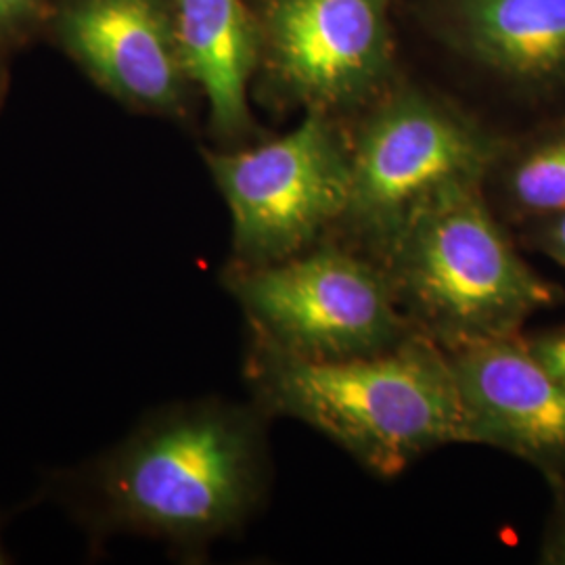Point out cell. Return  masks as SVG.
<instances>
[{
  "mask_svg": "<svg viewBox=\"0 0 565 565\" xmlns=\"http://www.w3.org/2000/svg\"><path fill=\"white\" fill-rule=\"evenodd\" d=\"M182 63L207 103L212 135L226 149L258 135L249 84L260 61L252 0H170Z\"/></svg>",
  "mask_w": 565,
  "mask_h": 565,
  "instance_id": "cell-11",
  "label": "cell"
},
{
  "mask_svg": "<svg viewBox=\"0 0 565 565\" xmlns=\"http://www.w3.org/2000/svg\"><path fill=\"white\" fill-rule=\"evenodd\" d=\"M60 0H0V55L46 36Z\"/></svg>",
  "mask_w": 565,
  "mask_h": 565,
  "instance_id": "cell-13",
  "label": "cell"
},
{
  "mask_svg": "<svg viewBox=\"0 0 565 565\" xmlns=\"http://www.w3.org/2000/svg\"><path fill=\"white\" fill-rule=\"evenodd\" d=\"M46 39L126 109L189 118L195 84L182 63L170 0H60Z\"/></svg>",
  "mask_w": 565,
  "mask_h": 565,
  "instance_id": "cell-8",
  "label": "cell"
},
{
  "mask_svg": "<svg viewBox=\"0 0 565 565\" xmlns=\"http://www.w3.org/2000/svg\"><path fill=\"white\" fill-rule=\"evenodd\" d=\"M9 90V57L0 55V107L7 97Z\"/></svg>",
  "mask_w": 565,
  "mask_h": 565,
  "instance_id": "cell-17",
  "label": "cell"
},
{
  "mask_svg": "<svg viewBox=\"0 0 565 565\" xmlns=\"http://www.w3.org/2000/svg\"><path fill=\"white\" fill-rule=\"evenodd\" d=\"M494 170H501V193L515 218L532 223L565 212V120L520 147L509 145Z\"/></svg>",
  "mask_w": 565,
  "mask_h": 565,
  "instance_id": "cell-12",
  "label": "cell"
},
{
  "mask_svg": "<svg viewBox=\"0 0 565 565\" xmlns=\"http://www.w3.org/2000/svg\"><path fill=\"white\" fill-rule=\"evenodd\" d=\"M509 142L417 86H390L350 139L352 182L340 228L382 260L408 216L452 182L484 181Z\"/></svg>",
  "mask_w": 565,
  "mask_h": 565,
  "instance_id": "cell-4",
  "label": "cell"
},
{
  "mask_svg": "<svg viewBox=\"0 0 565 565\" xmlns=\"http://www.w3.org/2000/svg\"><path fill=\"white\" fill-rule=\"evenodd\" d=\"M224 285L254 342L306 361H345L392 350L417 329L384 266L350 245L317 243L263 266H228Z\"/></svg>",
  "mask_w": 565,
  "mask_h": 565,
  "instance_id": "cell-5",
  "label": "cell"
},
{
  "mask_svg": "<svg viewBox=\"0 0 565 565\" xmlns=\"http://www.w3.org/2000/svg\"><path fill=\"white\" fill-rule=\"evenodd\" d=\"M463 403L467 445H484L565 478V387L524 335L448 352Z\"/></svg>",
  "mask_w": 565,
  "mask_h": 565,
  "instance_id": "cell-9",
  "label": "cell"
},
{
  "mask_svg": "<svg viewBox=\"0 0 565 565\" xmlns=\"http://www.w3.org/2000/svg\"><path fill=\"white\" fill-rule=\"evenodd\" d=\"M247 380L266 415L310 425L384 480L436 448L467 445L450 356L422 331L345 361H306L254 342Z\"/></svg>",
  "mask_w": 565,
  "mask_h": 565,
  "instance_id": "cell-2",
  "label": "cell"
},
{
  "mask_svg": "<svg viewBox=\"0 0 565 565\" xmlns=\"http://www.w3.org/2000/svg\"><path fill=\"white\" fill-rule=\"evenodd\" d=\"M203 160L231 212L233 264L281 263L342 223L352 182L350 139L333 116L306 111L291 132Z\"/></svg>",
  "mask_w": 565,
  "mask_h": 565,
  "instance_id": "cell-6",
  "label": "cell"
},
{
  "mask_svg": "<svg viewBox=\"0 0 565 565\" xmlns=\"http://www.w3.org/2000/svg\"><path fill=\"white\" fill-rule=\"evenodd\" d=\"M527 243L565 268V212L532 221Z\"/></svg>",
  "mask_w": 565,
  "mask_h": 565,
  "instance_id": "cell-15",
  "label": "cell"
},
{
  "mask_svg": "<svg viewBox=\"0 0 565 565\" xmlns=\"http://www.w3.org/2000/svg\"><path fill=\"white\" fill-rule=\"evenodd\" d=\"M436 36L518 97L565 102V0H431Z\"/></svg>",
  "mask_w": 565,
  "mask_h": 565,
  "instance_id": "cell-10",
  "label": "cell"
},
{
  "mask_svg": "<svg viewBox=\"0 0 565 565\" xmlns=\"http://www.w3.org/2000/svg\"><path fill=\"white\" fill-rule=\"evenodd\" d=\"M545 480L551 488L553 505L543 534L541 562L548 565H565V478L545 476Z\"/></svg>",
  "mask_w": 565,
  "mask_h": 565,
  "instance_id": "cell-14",
  "label": "cell"
},
{
  "mask_svg": "<svg viewBox=\"0 0 565 565\" xmlns=\"http://www.w3.org/2000/svg\"><path fill=\"white\" fill-rule=\"evenodd\" d=\"M484 184L452 182L427 198L380 260L406 319L446 352L522 335L562 296L522 258Z\"/></svg>",
  "mask_w": 565,
  "mask_h": 565,
  "instance_id": "cell-3",
  "label": "cell"
},
{
  "mask_svg": "<svg viewBox=\"0 0 565 565\" xmlns=\"http://www.w3.org/2000/svg\"><path fill=\"white\" fill-rule=\"evenodd\" d=\"M263 408L198 401L153 413L70 476L95 536L135 532L186 551L233 534L263 505L270 461Z\"/></svg>",
  "mask_w": 565,
  "mask_h": 565,
  "instance_id": "cell-1",
  "label": "cell"
},
{
  "mask_svg": "<svg viewBox=\"0 0 565 565\" xmlns=\"http://www.w3.org/2000/svg\"><path fill=\"white\" fill-rule=\"evenodd\" d=\"M530 352L545 364L546 369L562 382L565 387V327L536 331L524 335Z\"/></svg>",
  "mask_w": 565,
  "mask_h": 565,
  "instance_id": "cell-16",
  "label": "cell"
},
{
  "mask_svg": "<svg viewBox=\"0 0 565 565\" xmlns=\"http://www.w3.org/2000/svg\"><path fill=\"white\" fill-rule=\"evenodd\" d=\"M0 564H4V551H2V545H0Z\"/></svg>",
  "mask_w": 565,
  "mask_h": 565,
  "instance_id": "cell-18",
  "label": "cell"
},
{
  "mask_svg": "<svg viewBox=\"0 0 565 565\" xmlns=\"http://www.w3.org/2000/svg\"><path fill=\"white\" fill-rule=\"evenodd\" d=\"M258 93L338 116L377 102L394 78V0H252Z\"/></svg>",
  "mask_w": 565,
  "mask_h": 565,
  "instance_id": "cell-7",
  "label": "cell"
}]
</instances>
